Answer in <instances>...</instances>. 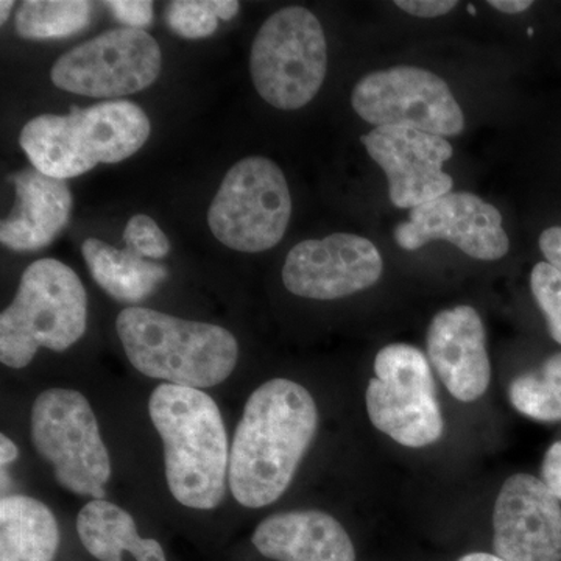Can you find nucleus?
I'll return each instance as SVG.
<instances>
[{"instance_id":"1","label":"nucleus","mask_w":561,"mask_h":561,"mask_svg":"<svg viewBox=\"0 0 561 561\" xmlns=\"http://www.w3.org/2000/svg\"><path fill=\"white\" fill-rule=\"evenodd\" d=\"M319 411L301 383L272 379L251 393L236 427L228 482L247 508L273 504L289 489L316 437Z\"/></svg>"},{"instance_id":"2","label":"nucleus","mask_w":561,"mask_h":561,"mask_svg":"<svg viewBox=\"0 0 561 561\" xmlns=\"http://www.w3.org/2000/svg\"><path fill=\"white\" fill-rule=\"evenodd\" d=\"M149 413L164 443L172 496L195 511L219 507L227 491L230 449L217 402L205 391L161 383L151 393Z\"/></svg>"},{"instance_id":"3","label":"nucleus","mask_w":561,"mask_h":561,"mask_svg":"<svg viewBox=\"0 0 561 561\" xmlns=\"http://www.w3.org/2000/svg\"><path fill=\"white\" fill-rule=\"evenodd\" d=\"M116 330L133 367L165 383L209 389L238 365V341L217 324L133 306L119 313Z\"/></svg>"},{"instance_id":"4","label":"nucleus","mask_w":561,"mask_h":561,"mask_svg":"<svg viewBox=\"0 0 561 561\" xmlns=\"http://www.w3.org/2000/svg\"><path fill=\"white\" fill-rule=\"evenodd\" d=\"M149 117L136 103L102 102L68 116L44 114L22 128L20 144L33 168L69 180L99 164L133 157L150 138Z\"/></svg>"},{"instance_id":"5","label":"nucleus","mask_w":561,"mask_h":561,"mask_svg":"<svg viewBox=\"0 0 561 561\" xmlns=\"http://www.w3.org/2000/svg\"><path fill=\"white\" fill-rule=\"evenodd\" d=\"M87 323L88 297L79 275L61 261H35L0 316V360L21 370L39 348L62 353L83 337Z\"/></svg>"},{"instance_id":"6","label":"nucleus","mask_w":561,"mask_h":561,"mask_svg":"<svg viewBox=\"0 0 561 561\" xmlns=\"http://www.w3.org/2000/svg\"><path fill=\"white\" fill-rule=\"evenodd\" d=\"M327 70V38L312 11L286 7L262 24L251 46L250 72L268 105L284 111L308 105Z\"/></svg>"},{"instance_id":"7","label":"nucleus","mask_w":561,"mask_h":561,"mask_svg":"<svg viewBox=\"0 0 561 561\" xmlns=\"http://www.w3.org/2000/svg\"><path fill=\"white\" fill-rule=\"evenodd\" d=\"M31 438L36 453L54 467L62 489L105 500L110 454L84 394L68 389L43 391L33 402Z\"/></svg>"},{"instance_id":"8","label":"nucleus","mask_w":561,"mask_h":561,"mask_svg":"<svg viewBox=\"0 0 561 561\" xmlns=\"http://www.w3.org/2000/svg\"><path fill=\"white\" fill-rule=\"evenodd\" d=\"M291 216L289 184L279 165L264 157L236 162L210 203L208 225L228 249L261 253L278 245Z\"/></svg>"},{"instance_id":"9","label":"nucleus","mask_w":561,"mask_h":561,"mask_svg":"<svg viewBox=\"0 0 561 561\" xmlns=\"http://www.w3.org/2000/svg\"><path fill=\"white\" fill-rule=\"evenodd\" d=\"M375 375L365 394L373 426L408 448L440 440L445 420L430 359L415 346L391 343L376 356Z\"/></svg>"},{"instance_id":"10","label":"nucleus","mask_w":561,"mask_h":561,"mask_svg":"<svg viewBox=\"0 0 561 561\" xmlns=\"http://www.w3.org/2000/svg\"><path fill=\"white\" fill-rule=\"evenodd\" d=\"M351 103L376 128H413L442 138L460 135L465 128L463 111L448 83L413 66L368 73L354 87Z\"/></svg>"},{"instance_id":"11","label":"nucleus","mask_w":561,"mask_h":561,"mask_svg":"<svg viewBox=\"0 0 561 561\" xmlns=\"http://www.w3.org/2000/svg\"><path fill=\"white\" fill-rule=\"evenodd\" d=\"M160 44L150 33L114 28L73 47L51 68L55 87L84 98L136 94L160 77Z\"/></svg>"},{"instance_id":"12","label":"nucleus","mask_w":561,"mask_h":561,"mask_svg":"<svg viewBox=\"0 0 561 561\" xmlns=\"http://www.w3.org/2000/svg\"><path fill=\"white\" fill-rule=\"evenodd\" d=\"M382 272V256L375 243L335 232L295 245L284 262L283 283L297 297L330 301L375 286Z\"/></svg>"},{"instance_id":"13","label":"nucleus","mask_w":561,"mask_h":561,"mask_svg":"<svg viewBox=\"0 0 561 561\" xmlns=\"http://www.w3.org/2000/svg\"><path fill=\"white\" fill-rule=\"evenodd\" d=\"M393 238L408 251L446 241L479 261L502 260L511 250L500 209L470 192H449L413 208L409 220L394 228Z\"/></svg>"},{"instance_id":"14","label":"nucleus","mask_w":561,"mask_h":561,"mask_svg":"<svg viewBox=\"0 0 561 561\" xmlns=\"http://www.w3.org/2000/svg\"><path fill=\"white\" fill-rule=\"evenodd\" d=\"M360 140L386 173L397 208L412 210L451 192L454 181L443 165L454 150L446 138L413 128L379 127Z\"/></svg>"},{"instance_id":"15","label":"nucleus","mask_w":561,"mask_h":561,"mask_svg":"<svg viewBox=\"0 0 561 561\" xmlns=\"http://www.w3.org/2000/svg\"><path fill=\"white\" fill-rule=\"evenodd\" d=\"M493 549L505 561H561L560 502L530 474L504 482L493 512Z\"/></svg>"},{"instance_id":"16","label":"nucleus","mask_w":561,"mask_h":561,"mask_svg":"<svg viewBox=\"0 0 561 561\" xmlns=\"http://www.w3.org/2000/svg\"><path fill=\"white\" fill-rule=\"evenodd\" d=\"M427 359L456 400L474 402L491 382L485 328L471 306L438 312L427 330Z\"/></svg>"},{"instance_id":"17","label":"nucleus","mask_w":561,"mask_h":561,"mask_svg":"<svg viewBox=\"0 0 561 561\" xmlns=\"http://www.w3.org/2000/svg\"><path fill=\"white\" fill-rule=\"evenodd\" d=\"M11 181L16 203L0 224V242L14 251H38L50 245L69 224L72 195L68 183L35 168L16 173Z\"/></svg>"},{"instance_id":"18","label":"nucleus","mask_w":561,"mask_h":561,"mask_svg":"<svg viewBox=\"0 0 561 561\" xmlns=\"http://www.w3.org/2000/svg\"><path fill=\"white\" fill-rule=\"evenodd\" d=\"M256 551L275 561H356L348 531L320 511L275 513L251 537Z\"/></svg>"},{"instance_id":"19","label":"nucleus","mask_w":561,"mask_h":561,"mask_svg":"<svg viewBox=\"0 0 561 561\" xmlns=\"http://www.w3.org/2000/svg\"><path fill=\"white\" fill-rule=\"evenodd\" d=\"M81 545L99 561H168L160 542L142 538L127 511L105 500H92L77 516Z\"/></svg>"},{"instance_id":"20","label":"nucleus","mask_w":561,"mask_h":561,"mask_svg":"<svg viewBox=\"0 0 561 561\" xmlns=\"http://www.w3.org/2000/svg\"><path fill=\"white\" fill-rule=\"evenodd\" d=\"M60 527L44 502L22 494L0 500V561H54Z\"/></svg>"},{"instance_id":"21","label":"nucleus","mask_w":561,"mask_h":561,"mask_svg":"<svg viewBox=\"0 0 561 561\" xmlns=\"http://www.w3.org/2000/svg\"><path fill=\"white\" fill-rule=\"evenodd\" d=\"M81 253L92 279L117 301L146 300L168 278L164 265L146 260L128 247L119 250L99 239H87Z\"/></svg>"},{"instance_id":"22","label":"nucleus","mask_w":561,"mask_h":561,"mask_svg":"<svg viewBox=\"0 0 561 561\" xmlns=\"http://www.w3.org/2000/svg\"><path fill=\"white\" fill-rule=\"evenodd\" d=\"M92 3L84 0H25L16 31L25 39L68 38L90 25Z\"/></svg>"},{"instance_id":"23","label":"nucleus","mask_w":561,"mask_h":561,"mask_svg":"<svg viewBox=\"0 0 561 561\" xmlns=\"http://www.w3.org/2000/svg\"><path fill=\"white\" fill-rule=\"evenodd\" d=\"M508 398L516 411L531 420L561 421V353L546 359L537 371L516 376Z\"/></svg>"},{"instance_id":"24","label":"nucleus","mask_w":561,"mask_h":561,"mask_svg":"<svg viewBox=\"0 0 561 561\" xmlns=\"http://www.w3.org/2000/svg\"><path fill=\"white\" fill-rule=\"evenodd\" d=\"M239 9L236 0H175L165 9V21L183 38H208L219 27V20H232Z\"/></svg>"},{"instance_id":"25","label":"nucleus","mask_w":561,"mask_h":561,"mask_svg":"<svg viewBox=\"0 0 561 561\" xmlns=\"http://www.w3.org/2000/svg\"><path fill=\"white\" fill-rule=\"evenodd\" d=\"M530 289L545 313L549 334L561 345V272L549 262H538L531 268Z\"/></svg>"},{"instance_id":"26","label":"nucleus","mask_w":561,"mask_h":561,"mask_svg":"<svg viewBox=\"0 0 561 561\" xmlns=\"http://www.w3.org/2000/svg\"><path fill=\"white\" fill-rule=\"evenodd\" d=\"M124 242L125 247L150 261L162 260L171 251L168 236L158 227L157 221L144 214H138L128 220L124 231Z\"/></svg>"},{"instance_id":"27","label":"nucleus","mask_w":561,"mask_h":561,"mask_svg":"<svg viewBox=\"0 0 561 561\" xmlns=\"http://www.w3.org/2000/svg\"><path fill=\"white\" fill-rule=\"evenodd\" d=\"M105 5L127 28L144 31L153 21V2L150 0H110Z\"/></svg>"},{"instance_id":"28","label":"nucleus","mask_w":561,"mask_h":561,"mask_svg":"<svg viewBox=\"0 0 561 561\" xmlns=\"http://www.w3.org/2000/svg\"><path fill=\"white\" fill-rule=\"evenodd\" d=\"M394 5L416 18H440L457 7L456 0H397Z\"/></svg>"},{"instance_id":"29","label":"nucleus","mask_w":561,"mask_h":561,"mask_svg":"<svg viewBox=\"0 0 561 561\" xmlns=\"http://www.w3.org/2000/svg\"><path fill=\"white\" fill-rule=\"evenodd\" d=\"M541 481L553 496L561 501V442H556L546 453L541 467Z\"/></svg>"},{"instance_id":"30","label":"nucleus","mask_w":561,"mask_h":561,"mask_svg":"<svg viewBox=\"0 0 561 561\" xmlns=\"http://www.w3.org/2000/svg\"><path fill=\"white\" fill-rule=\"evenodd\" d=\"M540 250L546 262L561 272V227L548 228L541 232Z\"/></svg>"},{"instance_id":"31","label":"nucleus","mask_w":561,"mask_h":561,"mask_svg":"<svg viewBox=\"0 0 561 561\" xmlns=\"http://www.w3.org/2000/svg\"><path fill=\"white\" fill-rule=\"evenodd\" d=\"M490 7L505 14H519L529 10L534 3L530 0H490Z\"/></svg>"},{"instance_id":"32","label":"nucleus","mask_w":561,"mask_h":561,"mask_svg":"<svg viewBox=\"0 0 561 561\" xmlns=\"http://www.w3.org/2000/svg\"><path fill=\"white\" fill-rule=\"evenodd\" d=\"M20 457V449L5 434L0 435V463L2 468L9 467L11 461Z\"/></svg>"},{"instance_id":"33","label":"nucleus","mask_w":561,"mask_h":561,"mask_svg":"<svg viewBox=\"0 0 561 561\" xmlns=\"http://www.w3.org/2000/svg\"><path fill=\"white\" fill-rule=\"evenodd\" d=\"M457 561H505L497 557L496 553H486V552H472L467 553V556L461 557V559Z\"/></svg>"},{"instance_id":"34","label":"nucleus","mask_w":561,"mask_h":561,"mask_svg":"<svg viewBox=\"0 0 561 561\" xmlns=\"http://www.w3.org/2000/svg\"><path fill=\"white\" fill-rule=\"evenodd\" d=\"M13 5L14 2H11V0H9V2H7V0H2V2H0V22H2V24H5V22L9 21Z\"/></svg>"},{"instance_id":"35","label":"nucleus","mask_w":561,"mask_h":561,"mask_svg":"<svg viewBox=\"0 0 561 561\" xmlns=\"http://www.w3.org/2000/svg\"><path fill=\"white\" fill-rule=\"evenodd\" d=\"M468 13L476 14L474 7H472V5L468 7Z\"/></svg>"}]
</instances>
